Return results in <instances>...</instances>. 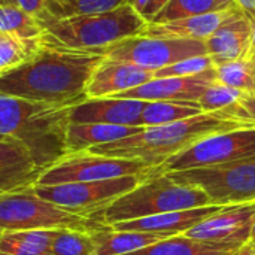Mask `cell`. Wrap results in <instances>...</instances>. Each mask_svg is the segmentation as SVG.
<instances>
[{
	"mask_svg": "<svg viewBox=\"0 0 255 255\" xmlns=\"http://www.w3.org/2000/svg\"><path fill=\"white\" fill-rule=\"evenodd\" d=\"M215 64L212 58L205 54V55H197L191 57L182 61H178L175 64H170L167 67H163L157 72H154V78H176V76H193L199 75L203 72H208L214 69Z\"/></svg>",
	"mask_w": 255,
	"mask_h": 255,
	"instance_id": "obj_31",
	"label": "cell"
},
{
	"mask_svg": "<svg viewBox=\"0 0 255 255\" xmlns=\"http://www.w3.org/2000/svg\"><path fill=\"white\" fill-rule=\"evenodd\" d=\"M145 103L143 100L115 97L87 99L72 108L70 123L142 127L140 115Z\"/></svg>",
	"mask_w": 255,
	"mask_h": 255,
	"instance_id": "obj_15",
	"label": "cell"
},
{
	"mask_svg": "<svg viewBox=\"0 0 255 255\" xmlns=\"http://www.w3.org/2000/svg\"><path fill=\"white\" fill-rule=\"evenodd\" d=\"M16 4L33 18H37L46 10V0H16Z\"/></svg>",
	"mask_w": 255,
	"mask_h": 255,
	"instance_id": "obj_33",
	"label": "cell"
},
{
	"mask_svg": "<svg viewBox=\"0 0 255 255\" xmlns=\"http://www.w3.org/2000/svg\"><path fill=\"white\" fill-rule=\"evenodd\" d=\"M250 242L255 244V217L253 220V226H251V238H250Z\"/></svg>",
	"mask_w": 255,
	"mask_h": 255,
	"instance_id": "obj_39",
	"label": "cell"
},
{
	"mask_svg": "<svg viewBox=\"0 0 255 255\" xmlns=\"http://www.w3.org/2000/svg\"><path fill=\"white\" fill-rule=\"evenodd\" d=\"M232 7H239L235 0H169V3L152 18L151 22H169L173 19L226 10Z\"/></svg>",
	"mask_w": 255,
	"mask_h": 255,
	"instance_id": "obj_24",
	"label": "cell"
},
{
	"mask_svg": "<svg viewBox=\"0 0 255 255\" xmlns=\"http://www.w3.org/2000/svg\"><path fill=\"white\" fill-rule=\"evenodd\" d=\"M105 226L100 218L78 215L43 200L33 188L0 194V233L58 229L94 232Z\"/></svg>",
	"mask_w": 255,
	"mask_h": 255,
	"instance_id": "obj_6",
	"label": "cell"
},
{
	"mask_svg": "<svg viewBox=\"0 0 255 255\" xmlns=\"http://www.w3.org/2000/svg\"><path fill=\"white\" fill-rule=\"evenodd\" d=\"M217 82L241 90L247 94H255V75L253 64L247 58L229 61L215 66Z\"/></svg>",
	"mask_w": 255,
	"mask_h": 255,
	"instance_id": "obj_26",
	"label": "cell"
},
{
	"mask_svg": "<svg viewBox=\"0 0 255 255\" xmlns=\"http://www.w3.org/2000/svg\"><path fill=\"white\" fill-rule=\"evenodd\" d=\"M235 1L248 16L255 15V0H235Z\"/></svg>",
	"mask_w": 255,
	"mask_h": 255,
	"instance_id": "obj_36",
	"label": "cell"
},
{
	"mask_svg": "<svg viewBox=\"0 0 255 255\" xmlns=\"http://www.w3.org/2000/svg\"><path fill=\"white\" fill-rule=\"evenodd\" d=\"M55 42L75 49H103L123 39L139 36L148 24L130 3L114 10L55 18L48 10L36 18Z\"/></svg>",
	"mask_w": 255,
	"mask_h": 255,
	"instance_id": "obj_4",
	"label": "cell"
},
{
	"mask_svg": "<svg viewBox=\"0 0 255 255\" xmlns=\"http://www.w3.org/2000/svg\"><path fill=\"white\" fill-rule=\"evenodd\" d=\"M226 208H229V206L209 205V206H202V208L173 211V212L160 214V215H154V217L117 223L111 227L118 232H143V233L166 235V236L172 238V236H179V235L187 233L197 224H200L205 220L211 218L212 215L224 211Z\"/></svg>",
	"mask_w": 255,
	"mask_h": 255,
	"instance_id": "obj_17",
	"label": "cell"
},
{
	"mask_svg": "<svg viewBox=\"0 0 255 255\" xmlns=\"http://www.w3.org/2000/svg\"><path fill=\"white\" fill-rule=\"evenodd\" d=\"M128 3L134 7V10L140 15V16H143V19H145V13H146V9L149 7V4H151V0H128Z\"/></svg>",
	"mask_w": 255,
	"mask_h": 255,
	"instance_id": "obj_35",
	"label": "cell"
},
{
	"mask_svg": "<svg viewBox=\"0 0 255 255\" xmlns=\"http://www.w3.org/2000/svg\"><path fill=\"white\" fill-rule=\"evenodd\" d=\"M155 166L143 161L106 157L88 151L67 154L46 167L36 185H58L72 182H97L142 173Z\"/></svg>",
	"mask_w": 255,
	"mask_h": 255,
	"instance_id": "obj_9",
	"label": "cell"
},
{
	"mask_svg": "<svg viewBox=\"0 0 255 255\" xmlns=\"http://www.w3.org/2000/svg\"><path fill=\"white\" fill-rule=\"evenodd\" d=\"M203 114L197 102H146L140 115L142 127L164 126Z\"/></svg>",
	"mask_w": 255,
	"mask_h": 255,
	"instance_id": "obj_23",
	"label": "cell"
},
{
	"mask_svg": "<svg viewBox=\"0 0 255 255\" xmlns=\"http://www.w3.org/2000/svg\"><path fill=\"white\" fill-rule=\"evenodd\" d=\"M209 205L211 202L202 190L176 184L160 167L157 173L117 199L103 212L102 220L106 226H114L123 221Z\"/></svg>",
	"mask_w": 255,
	"mask_h": 255,
	"instance_id": "obj_5",
	"label": "cell"
},
{
	"mask_svg": "<svg viewBox=\"0 0 255 255\" xmlns=\"http://www.w3.org/2000/svg\"><path fill=\"white\" fill-rule=\"evenodd\" d=\"M169 3V0H151V4L149 7L146 9V13H145V21L146 22H151L152 18Z\"/></svg>",
	"mask_w": 255,
	"mask_h": 255,
	"instance_id": "obj_34",
	"label": "cell"
},
{
	"mask_svg": "<svg viewBox=\"0 0 255 255\" xmlns=\"http://www.w3.org/2000/svg\"><path fill=\"white\" fill-rule=\"evenodd\" d=\"M247 60H250V61H251V64H253V69H254V75H255V54L250 55V57H247Z\"/></svg>",
	"mask_w": 255,
	"mask_h": 255,
	"instance_id": "obj_40",
	"label": "cell"
},
{
	"mask_svg": "<svg viewBox=\"0 0 255 255\" xmlns=\"http://www.w3.org/2000/svg\"><path fill=\"white\" fill-rule=\"evenodd\" d=\"M1 139H7V137H1V136H0V140H1Z\"/></svg>",
	"mask_w": 255,
	"mask_h": 255,
	"instance_id": "obj_42",
	"label": "cell"
},
{
	"mask_svg": "<svg viewBox=\"0 0 255 255\" xmlns=\"http://www.w3.org/2000/svg\"><path fill=\"white\" fill-rule=\"evenodd\" d=\"M221 112L233 120H239L250 126H255V94H245V97L236 106Z\"/></svg>",
	"mask_w": 255,
	"mask_h": 255,
	"instance_id": "obj_32",
	"label": "cell"
},
{
	"mask_svg": "<svg viewBox=\"0 0 255 255\" xmlns=\"http://www.w3.org/2000/svg\"><path fill=\"white\" fill-rule=\"evenodd\" d=\"M103 54L108 58L128 61L143 69L157 72L178 61L205 55L206 43L194 39L133 36L103 48Z\"/></svg>",
	"mask_w": 255,
	"mask_h": 255,
	"instance_id": "obj_10",
	"label": "cell"
},
{
	"mask_svg": "<svg viewBox=\"0 0 255 255\" xmlns=\"http://www.w3.org/2000/svg\"><path fill=\"white\" fill-rule=\"evenodd\" d=\"M145 127L112 126V124H75L70 123L66 130L64 149L67 154L88 151L94 146L111 143L142 131Z\"/></svg>",
	"mask_w": 255,
	"mask_h": 255,
	"instance_id": "obj_20",
	"label": "cell"
},
{
	"mask_svg": "<svg viewBox=\"0 0 255 255\" xmlns=\"http://www.w3.org/2000/svg\"><path fill=\"white\" fill-rule=\"evenodd\" d=\"M66 0H46V6L48 4H58V3H63Z\"/></svg>",
	"mask_w": 255,
	"mask_h": 255,
	"instance_id": "obj_41",
	"label": "cell"
},
{
	"mask_svg": "<svg viewBox=\"0 0 255 255\" xmlns=\"http://www.w3.org/2000/svg\"><path fill=\"white\" fill-rule=\"evenodd\" d=\"M72 108L0 94V136L21 142L45 170L66 155Z\"/></svg>",
	"mask_w": 255,
	"mask_h": 255,
	"instance_id": "obj_3",
	"label": "cell"
},
{
	"mask_svg": "<svg viewBox=\"0 0 255 255\" xmlns=\"http://www.w3.org/2000/svg\"><path fill=\"white\" fill-rule=\"evenodd\" d=\"M154 79V72L128 61L105 57L87 85V99L114 97Z\"/></svg>",
	"mask_w": 255,
	"mask_h": 255,
	"instance_id": "obj_14",
	"label": "cell"
},
{
	"mask_svg": "<svg viewBox=\"0 0 255 255\" xmlns=\"http://www.w3.org/2000/svg\"><path fill=\"white\" fill-rule=\"evenodd\" d=\"M214 82H217L215 67L193 76L154 78L149 82H145L114 97L143 102H197Z\"/></svg>",
	"mask_w": 255,
	"mask_h": 255,
	"instance_id": "obj_13",
	"label": "cell"
},
{
	"mask_svg": "<svg viewBox=\"0 0 255 255\" xmlns=\"http://www.w3.org/2000/svg\"><path fill=\"white\" fill-rule=\"evenodd\" d=\"M91 238L94 241V255H124L142 250L169 236L143 232H118L111 226H105L91 232Z\"/></svg>",
	"mask_w": 255,
	"mask_h": 255,
	"instance_id": "obj_21",
	"label": "cell"
},
{
	"mask_svg": "<svg viewBox=\"0 0 255 255\" xmlns=\"http://www.w3.org/2000/svg\"><path fill=\"white\" fill-rule=\"evenodd\" d=\"M39 39L22 42L9 34L0 33V75L22 63L36 49V46L39 45Z\"/></svg>",
	"mask_w": 255,
	"mask_h": 255,
	"instance_id": "obj_30",
	"label": "cell"
},
{
	"mask_svg": "<svg viewBox=\"0 0 255 255\" xmlns=\"http://www.w3.org/2000/svg\"><path fill=\"white\" fill-rule=\"evenodd\" d=\"M49 255H94L91 232L72 229L54 230Z\"/></svg>",
	"mask_w": 255,
	"mask_h": 255,
	"instance_id": "obj_27",
	"label": "cell"
},
{
	"mask_svg": "<svg viewBox=\"0 0 255 255\" xmlns=\"http://www.w3.org/2000/svg\"><path fill=\"white\" fill-rule=\"evenodd\" d=\"M254 217L255 202L229 206L224 211L197 224L196 227L184 233V236L205 244L238 250L250 242Z\"/></svg>",
	"mask_w": 255,
	"mask_h": 255,
	"instance_id": "obj_12",
	"label": "cell"
},
{
	"mask_svg": "<svg viewBox=\"0 0 255 255\" xmlns=\"http://www.w3.org/2000/svg\"><path fill=\"white\" fill-rule=\"evenodd\" d=\"M236 250L220 247L214 244H205L190 239L184 235L166 238L142 250L124 255H232Z\"/></svg>",
	"mask_w": 255,
	"mask_h": 255,
	"instance_id": "obj_22",
	"label": "cell"
},
{
	"mask_svg": "<svg viewBox=\"0 0 255 255\" xmlns=\"http://www.w3.org/2000/svg\"><path fill=\"white\" fill-rule=\"evenodd\" d=\"M126 3H128V0H66L58 4H48L46 10L55 18H67L73 15L109 12Z\"/></svg>",
	"mask_w": 255,
	"mask_h": 255,
	"instance_id": "obj_28",
	"label": "cell"
},
{
	"mask_svg": "<svg viewBox=\"0 0 255 255\" xmlns=\"http://www.w3.org/2000/svg\"><path fill=\"white\" fill-rule=\"evenodd\" d=\"M232 255H255V244L247 242L245 245H242L241 248H238Z\"/></svg>",
	"mask_w": 255,
	"mask_h": 255,
	"instance_id": "obj_37",
	"label": "cell"
},
{
	"mask_svg": "<svg viewBox=\"0 0 255 255\" xmlns=\"http://www.w3.org/2000/svg\"><path fill=\"white\" fill-rule=\"evenodd\" d=\"M250 19H251V45H250V54H248V57L255 54V15L250 16Z\"/></svg>",
	"mask_w": 255,
	"mask_h": 255,
	"instance_id": "obj_38",
	"label": "cell"
},
{
	"mask_svg": "<svg viewBox=\"0 0 255 255\" xmlns=\"http://www.w3.org/2000/svg\"><path fill=\"white\" fill-rule=\"evenodd\" d=\"M0 33L22 42H31L43 34V28L36 18L25 13L19 6H0Z\"/></svg>",
	"mask_w": 255,
	"mask_h": 255,
	"instance_id": "obj_25",
	"label": "cell"
},
{
	"mask_svg": "<svg viewBox=\"0 0 255 255\" xmlns=\"http://www.w3.org/2000/svg\"><path fill=\"white\" fill-rule=\"evenodd\" d=\"M158 170L160 166H155L142 173L97 182H72L45 187L36 185L33 187V191L43 200L61 206L69 212L102 220L103 212L117 199L131 191L134 187H137Z\"/></svg>",
	"mask_w": 255,
	"mask_h": 255,
	"instance_id": "obj_8",
	"label": "cell"
},
{
	"mask_svg": "<svg viewBox=\"0 0 255 255\" xmlns=\"http://www.w3.org/2000/svg\"><path fill=\"white\" fill-rule=\"evenodd\" d=\"M103 58V49L69 48L43 31L36 49L0 75V94L76 106L87 100V85Z\"/></svg>",
	"mask_w": 255,
	"mask_h": 255,
	"instance_id": "obj_1",
	"label": "cell"
},
{
	"mask_svg": "<svg viewBox=\"0 0 255 255\" xmlns=\"http://www.w3.org/2000/svg\"><path fill=\"white\" fill-rule=\"evenodd\" d=\"M255 157V126L212 134L170 157L160 167L164 173L223 164Z\"/></svg>",
	"mask_w": 255,
	"mask_h": 255,
	"instance_id": "obj_11",
	"label": "cell"
},
{
	"mask_svg": "<svg viewBox=\"0 0 255 255\" xmlns=\"http://www.w3.org/2000/svg\"><path fill=\"white\" fill-rule=\"evenodd\" d=\"M242 127H253L239 120H233L218 112H203L200 115L164 124L145 127L142 131L111 142L94 146L88 152L117 157L134 161H143L151 166H161L170 157L191 148L197 142L217 134Z\"/></svg>",
	"mask_w": 255,
	"mask_h": 255,
	"instance_id": "obj_2",
	"label": "cell"
},
{
	"mask_svg": "<svg viewBox=\"0 0 255 255\" xmlns=\"http://www.w3.org/2000/svg\"><path fill=\"white\" fill-rule=\"evenodd\" d=\"M167 175L176 184L202 190L211 205L235 206L255 202V157Z\"/></svg>",
	"mask_w": 255,
	"mask_h": 255,
	"instance_id": "obj_7",
	"label": "cell"
},
{
	"mask_svg": "<svg viewBox=\"0 0 255 255\" xmlns=\"http://www.w3.org/2000/svg\"><path fill=\"white\" fill-rule=\"evenodd\" d=\"M206 54L214 64H223L241 58H247L251 45V19L241 9L233 18L223 24L208 40Z\"/></svg>",
	"mask_w": 255,
	"mask_h": 255,
	"instance_id": "obj_19",
	"label": "cell"
},
{
	"mask_svg": "<svg viewBox=\"0 0 255 255\" xmlns=\"http://www.w3.org/2000/svg\"><path fill=\"white\" fill-rule=\"evenodd\" d=\"M42 172L43 169L21 142L10 137L0 140V194L36 187Z\"/></svg>",
	"mask_w": 255,
	"mask_h": 255,
	"instance_id": "obj_16",
	"label": "cell"
},
{
	"mask_svg": "<svg viewBox=\"0 0 255 255\" xmlns=\"http://www.w3.org/2000/svg\"><path fill=\"white\" fill-rule=\"evenodd\" d=\"M239 10H241V7H232V9H226V10L173 19L169 22H148L139 36L194 39V40L205 42L223 24H226L230 18H233Z\"/></svg>",
	"mask_w": 255,
	"mask_h": 255,
	"instance_id": "obj_18",
	"label": "cell"
},
{
	"mask_svg": "<svg viewBox=\"0 0 255 255\" xmlns=\"http://www.w3.org/2000/svg\"><path fill=\"white\" fill-rule=\"evenodd\" d=\"M245 94L247 93L241 90L226 87L220 82H214L202 94L197 103L203 112H218V111H226V109L236 106L245 97Z\"/></svg>",
	"mask_w": 255,
	"mask_h": 255,
	"instance_id": "obj_29",
	"label": "cell"
}]
</instances>
